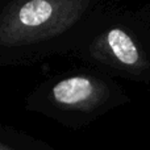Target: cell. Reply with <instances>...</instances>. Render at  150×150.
<instances>
[{"label":"cell","mask_w":150,"mask_h":150,"mask_svg":"<svg viewBox=\"0 0 150 150\" xmlns=\"http://www.w3.org/2000/svg\"><path fill=\"white\" fill-rule=\"evenodd\" d=\"M98 98V86L91 78L83 75L65 78L50 90L49 99L55 108L86 109Z\"/></svg>","instance_id":"7a4b0ae2"},{"label":"cell","mask_w":150,"mask_h":150,"mask_svg":"<svg viewBox=\"0 0 150 150\" xmlns=\"http://www.w3.org/2000/svg\"><path fill=\"white\" fill-rule=\"evenodd\" d=\"M90 3L84 0H30L0 15V47L47 42L67 32Z\"/></svg>","instance_id":"6da1fadb"},{"label":"cell","mask_w":150,"mask_h":150,"mask_svg":"<svg viewBox=\"0 0 150 150\" xmlns=\"http://www.w3.org/2000/svg\"><path fill=\"white\" fill-rule=\"evenodd\" d=\"M107 44L112 50V54L124 65L134 66L140 59V54L133 40L122 29H111L107 33Z\"/></svg>","instance_id":"3957f363"},{"label":"cell","mask_w":150,"mask_h":150,"mask_svg":"<svg viewBox=\"0 0 150 150\" xmlns=\"http://www.w3.org/2000/svg\"><path fill=\"white\" fill-rule=\"evenodd\" d=\"M0 150H57L12 128L0 127Z\"/></svg>","instance_id":"277c9868"}]
</instances>
